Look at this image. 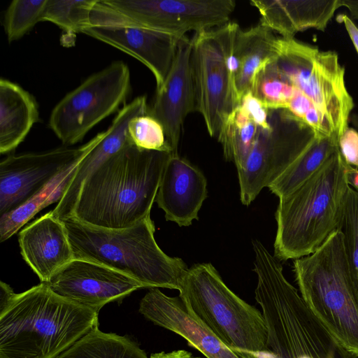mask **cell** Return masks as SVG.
<instances>
[{"mask_svg": "<svg viewBox=\"0 0 358 358\" xmlns=\"http://www.w3.org/2000/svg\"><path fill=\"white\" fill-rule=\"evenodd\" d=\"M259 127L238 106L228 116L217 136L227 161L240 168L256 141Z\"/></svg>", "mask_w": 358, "mask_h": 358, "instance_id": "cell-27", "label": "cell"}, {"mask_svg": "<svg viewBox=\"0 0 358 358\" xmlns=\"http://www.w3.org/2000/svg\"><path fill=\"white\" fill-rule=\"evenodd\" d=\"M39 121L34 98L18 85L0 80V153L13 151Z\"/></svg>", "mask_w": 358, "mask_h": 358, "instance_id": "cell-23", "label": "cell"}, {"mask_svg": "<svg viewBox=\"0 0 358 358\" xmlns=\"http://www.w3.org/2000/svg\"><path fill=\"white\" fill-rule=\"evenodd\" d=\"M260 305L268 335L265 348L241 358H357L347 350L308 307L282 268L262 243L253 246Z\"/></svg>", "mask_w": 358, "mask_h": 358, "instance_id": "cell-1", "label": "cell"}, {"mask_svg": "<svg viewBox=\"0 0 358 358\" xmlns=\"http://www.w3.org/2000/svg\"><path fill=\"white\" fill-rule=\"evenodd\" d=\"M127 132L131 143L139 149L175 153L167 142L162 125L148 113L134 117Z\"/></svg>", "mask_w": 358, "mask_h": 358, "instance_id": "cell-31", "label": "cell"}, {"mask_svg": "<svg viewBox=\"0 0 358 358\" xmlns=\"http://www.w3.org/2000/svg\"><path fill=\"white\" fill-rule=\"evenodd\" d=\"M238 106L259 128L269 129V109L251 91L242 96Z\"/></svg>", "mask_w": 358, "mask_h": 358, "instance_id": "cell-33", "label": "cell"}, {"mask_svg": "<svg viewBox=\"0 0 358 358\" xmlns=\"http://www.w3.org/2000/svg\"><path fill=\"white\" fill-rule=\"evenodd\" d=\"M17 294L10 285L1 281L0 282V313L3 312L11 303Z\"/></svg>", "mask_w": 358, "mask_h": 358, "instance_id": "cell-36", "label": "cell"}, {"mask_svg": "<svg viewBox=\"0 0 358 358\" xmlns=\"http://www.w3.org/2000/svg\"><path fill=\"white\" fill-rule=\"evenodd\" d=\"M99 0H48L41 22H50L66 31L83 33L91 25L92 12Z\"/></svg>", "mask_w": 358, "mask_h": 358, "instance_id": "cell-29", "label": "cell"}, {"mask_svg": "<svg viewBox=\"0 0 358 358\" xmlns=\"http://www.w3.org/2000/svg\"><path fill=\"white\" fill-rule=\"evenodd\" d=\"M21 255L39 278L47 282L73 259L63 221L48 212L25 227L19 234Z\"/></svg>", "mask_w": 358, "mask_h": 358, "instance_id": "cell-19", "label": "cell"}, {"mask_svg": "<svg viewBox=\"0 0 358 358\" xmlns=\"http://www.w3.org/2000/svg\"><path fill=\"white\" fill-rule=\"evenodd\" d=\"M238 24L194 33L191 66L196 111L205 122L208 133L217 138L228 116L239 105L228 66V53Z\"/></svg>", "mask_w": 358, "mask_h": 358, "instance_id": "cell-10", "label": "cell"}, {"mask_svg": "<svg viewBox=\"0 0 358 358\" xmlns=\"http://www.w3.org/2000/svg\"><path fill=\"white\" fill-rule=\"evenodd\" d=\"M250 4L259 13V24L285 38L308 29L324 31L341 7V0H252Z\"/></svg>", "mask_w": 358, "mask_h": 358, "instance_id": "cell-21", "label": "cell"}, {"mask_svg": "<svg viewBox=\"0 0 358 358\" xmlns=\"http://www.w3.org/2000/svg\"><path fill=\"white\" fill-rule=\"evenodd\" d=\"M178 290L188 310L239 357L265 348L262 312L233 292L210 263L188 268Z\"/></svg>", "mask_w": 358, "mask_h": 358, "instance_id": "cell-7", "label": "cell"}, {"mask_svg": "<svg viewBox=\"0 0 358 358\" xmlns=\"http://www.w3.org/2000/svg\"><path fill=\"white\" fill-rule=\"evenodd\" d=\"M350 121L353 125V128L358 131V114L353 113L350 116Z\"/></svg>", "mask_w": 358, "mask_h": 358, "instance_id": "cell-38", "label": "cell"}, {"mask_svg": "<svg viewBox=\"0 0 358 358\" xmlns=\"http://www.w3.org/2000/svg\"><path fill=\"white\" fill-rule=\"evenodd\" d=\"M207 196V180L203 173L178 152L168 159L155 201L167 221L180 227L198 220V213Z\"/></svg>", "mask_w": 358, "mask_h": 358, "instance_id": "cell-18", "label": "cell"}, {"mask_svg": "<svg viewBox=\"0 0 358 358\" xmlns=\"http://www.w3.org/2000/svg\"><path fill=\"white\" fill-rule=\"evenodd\" d=\"M139 312L155 324L184 338L207 358H241L188 310L180 296L150 288L140 302Z\"/></svg>", "mask_w": 358, "mask_h": 358, "instance_id": "cell-17", "label": "cell"}, {"mask_svg": "<svg viewBox=\"0 0 358 358\" xmlns=\"http://www.w3.org/2000/svg\"><path fill=\"white\" fill-rule=\"evenodd\" d=\"M96 326L98 313L41 282L0 313V358H55Z\"/></svg>", "mask_w": 358, "mask_h": 358, "instance_id": "cell-3", "label": "cell"}, {"mask_svg": "<svg viewBox=\"0 0 358 358\" xmlns=\"http://www.w3.org/2000/svg\"><path fill=\"white\" fill-rule=\"evenodd\" d=\"M150 358H201L194 356L191 352L185 350H176L168 352H160L153 353Z\"/></svg>", "mask_w": 358, "mask_h": 358, "instance_id": "cell-37", "label": "cell"}, {"mask_svg": "<svg viewBox=\"0 0 358 358\" xmlns=\"http://www.w3.org/2000/svg\"><path fill=\"white\" fill-rule=\"evenodd\" d=\"M268 122L269 129H259L251 151L237 169L241 200L245 206L275 181L317 138L286 109H269Z\"/></svg>", "mask_w": 358, "mask_h": 358, "instance_id": "cell-9", "label": "cell"}, {"mask_svg": "<svg viewBox=\"0 0 358 358\" xmlns=\"http://www.w3.org/2000/svg\"><path fill=\"white\" fill-rule=\"evenodd\" d=\"M277 36L258 24L247 30L238 26L229 50L228 66L239 101L252 91L256 76L276 55Z\"/></svg>", "mask_w": 358, "mask_h": 358, "instance_id": "cell-22", "label": "cell"}, {"mask_svg": "<svg viewBox=\"0 0 358 358\" xmlns=\"http://www.w3.org/2000/svg\"><path fill=\"white\" fill-rule=\"evenodd\" d=\"M337 17V21L344 24L356 51L358 53V27L347 15L340 14Z\"/></svg>", "mask_w": 358, "mask_h": 358, "instance_id": "cell-35", "label": "cell"}, {"mask_svg": "<svg viewBox=\"0 0 358 358\" xmlns=\"http://www.w3.org/2000/svg\"><path fill=\"white\" fill-rule=\"evenodd\" d=\"M305 303L336 338L358 357V281L336 231L313 253L294 261Z\"/></svg>", "mask_w": 358, "mask_h": 358, "instance_id": "cell-6", "label": "cell"}, {"mask_svg": "<svg viewBox=\"0 0 358 358\" xmlns=\"http://www.w3.org/2000/svg\"><path fill=\"white\" fill-rule=\"evenodd\" d=\"M86 155L66 166L20 206L0 216L1 242L10 238L43 208L53 203L59 202L76 174L80 163Z\"/></svg>", "mask_w": 358, "mask_h": 358, "instance_id": "cell-24", "label": "cell"}, {"mask_svg": "<svg viewBox=\"0 0 358 358\" xmlns=\"http://www.w3.org/2000/svg\"><path fill=\"white\" fill-rule=\"evenodd\" d=\"M251 92L268 109H287L300 91L280 72L273 59L258 73Z\"/></svg>", "mask_w": 358, "mask_h": 358, "instance_id": "cell-28", "label": "cell"}, {"mask_svg": "<svg viewBox=\"0 0 358 358\" xmlns=\"http://www.w3.org/2000/svg\"><path fill=\"white\" fill-rule=\"evenodd\" d=\"M62 221L73 258L110 267L135 279L144 288L178 289L188 269L182 259L168 256L158 246L150 216L121 229L94 227L73 217Z\"/></svg>", "mask_w": 358, "mask_h": 358, "instance_id": "cell-5", "label": "cell"}, {"mask_svg": "<svg viewBox=\"0 0 358 358\" xmlns=\"http://www.w3.org/2000/svg\"><path fill=\"white\" fill-rule=\"evenodd\" d=\"M82 34L107 43L143 63L153 74L157 88L164 82L182 38L143 27L110 8L103 0H99L95 5L91 25Z\"/></svg>", "mask_w": 358, "mask_h": 358, "instance_id": "cell-12", "label": "cell"}, {"mask_svg": "<svg viewBox=\"0 0 358 358\" xmlns=\"http://www.w3.org/2000/svg\"><path fill=\"white\" fill-rule=\"evenodd\" d=\"M124 16L148 29L178 38L230 22L234 0H103Z\"/></svg>", "mask_w": 358, "mask_h": 358, "instance_id": "cell-13", "label": "cell"}, {"mask_svg": "<svg viewBox=\"0 0 358 358\" xmlns=\"http://www.w3.org/2000/svg\"><path fill=\"white\" fill-rule=\"evenodd\" d=\"M172 153L132 144L118 151L85 180L72 217L94 227L121 229L150 216Z\"/></svg>", "mask_w": 358, "mask_h": 358, "instance_id": "cell-2", "label": "cell"}, {"mask_svg": "<svg viewBox=\"0 0 358 358\" xmlns=\"http://www.w3.org/2000/svg\"><path fill=\"white\" fill-rule=\"evenodd\" d=\"M48 0H13L7 8L3 20L9 43L17 41L41 22Z\"/></svg>", "mask_w": 358, "mask_h": 358, "instance_id": "cell-30", "label": "cell"}, {"mask_svg": "<svg viewBox=\"0 0 358 358\" xmlns=\"http://www.w3.org/2000/svg\"><path fill=\"white\" fill-rule=\"evenodd\" d=\"M338 150L344 162L358 169V131L348 127L338 141Z\"/></svg>", "mask_w": 358, "mask_h": 358, "instance_id": "cell-34", "label": "cell"}, {"mask_svg": "<svg viewBox=\"0 0 358 358\" xmlns=\"http://www.w3.org/2000/svg\"><path fill=\"white\" fill-rule=\"evenodd\" d=\"M130 90L129 67L114 62L66 94L52 109L48 125L64 145H74L117 110Z\"/></svg>", "mask_w": 358, "mask_h": 358, "instance_id": "cell-11", "label": "cell"}, {"mask_svg": "<svg viewBox=\"0 0 358 358\" xmlns=\"http://www.w3.org/2000/svg\"><path fill=\"white\" fill-rule=\"evenodd\" d=\"M106 136L99 133L76 148L10 155L0 163V216L25 202L66 166L88 154Z\"/></svg>", "mask_w": 358, "mask_h": 358, "instance_id": "cell-14", "label": "cell"}, {"mask_svg": "<svg viewBox=\"0 0 358 358\" xmlns=\"http://www.w3.org/2000/svg\"><path fill=\"white\" fill-rule=\"evenodd\" d=\"M274 62L287 79L323 115L339 138L348 128L354 108L336 52L294 38L278 37Z\"/></svg>", "mask_w": 358, "mask_h": 358, "instance_id": "cell-8", "label": "cell"}, {"mask_svg": "<svg viewBox=\"0 0 358 358\" xmlns=\"http://www.w3.org/2000/svg\"><path fill=\"white\" fill-rule=\"evenodd\" d=\"M55 294L99 313L106 304L122 300L143 286L103 264L73 258L45 282Z\"/></svg>", "mask_w": 358, "mask_h": 358, "instance_id": "cell-15", "label": "cell"}, {"mask_svg": "<svg viewBox=\"0 0 358 358\" xmlns=\"http://www.w3.org/2000/svg\"><path fill=\"white\" fill-rule=\"evenodd\" d=\"M55 358H148L127 336L105 333L96 326Z\"/></svg>", "mask_w": 358, "mask_h": 358, "instance_id": "cell-26", "label": "cell"}, {"mask_svg": "<svg viewBox=\"0 0 358 358\" xmlns=\"http://www.w3.org/2000/svg\"><path fill=\"white\" fill-rule=\"evenodd\" d=\"M193 40L185 36L178 42L171 69L163 84L157 88L148 113L162 125L167 142L178 152L186 117L196 111L191 66Z\"/></svg>", "mask_w": 358, "mask_h": 358, "instance_id": "cell-16", "label": "cell"}, {"mask_svg": "<svg viewBox=\"0 0 358 358\" xmlns=\"http://www.w3.org/2000/svg\"><path fill=\"white\" fill-rule=\"evenodd\" d=\"M336 136L317 138L311 145L269 187L279 198L287 195L319 171L339 151Z\"/></svg>", "mask_w": 358, "mask_h": 358, "instance_id": "cell-25", "label": "cell"}, {"mask_svg": "<svg viewBox=\"0 0 358 358\" xmlns=\"http://www.w3.org/2000/svg\"><path fill=\"white\" fill-rule=\"evenodd\" d=\"M340 231L352 271L358 281V192L348 189Z\"/></svg>", "mask_w": 358, "mask_h": 358, "instance_id": "cell-32", "label": "cell"}, {"mask_svg": "<svg viewBox=\"0 0 358 358\" xmlns=\"http://www.w3.org/2000/svg\"><path fill=\"white\" fill-rule=\"evenodd\" d=\"M147 97L139 96L120 110L103 138L83 158L62 199L52 210L60 220L73 216L81 187L85 180L104 162L131 145L128 125L135 117L148 113ZM133 145V144H132Z\"/></svg>", "mask_w": 358, "mask_h": 358, "instance_id": "cell-20", "label": "cell"}, {"mask_svg": "<svg viewBox=\"0 0 358 358\" xmlns=\"http://www.w3.org/2000/svg\"><path fill=\"white\" fill-rule=\"evenodd\" d=\"M349 187L347 164L338 151L303 184L279 198L274 257L286 261L310 255L340 230Z\"/></svg>", "mask_w": 358, "mask_h": 358, "instance_id": "cell-4", "label": "cell"}]
</instances>
